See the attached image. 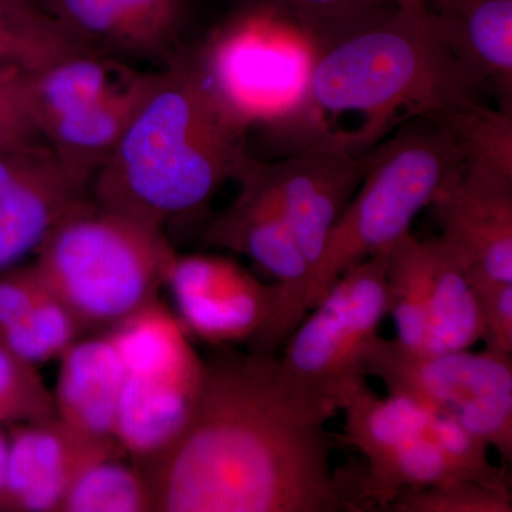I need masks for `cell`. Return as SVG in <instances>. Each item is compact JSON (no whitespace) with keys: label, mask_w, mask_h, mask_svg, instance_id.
I'll return each mask as SVG.
<instances>
[{"label":"cell","mask_w":512,"mask_h":512,"mask_svg":"<svg viewBox=\"0 0 512 512\" xmlns=\"http://www.w3.org/2000/svg\"><path fill=\"white\" fill-rule=\"evenodd\" d=\"M191 53L218 99L247 130L256 123L274 127L298 106L319 56L298 30L254 8Z\"/></svg>","instance_id":"obj_8"},{"label":"cell","mask_w":512,"mask_h":512,"mask_svg":"<svg viewBox=\"0 0 512 512\" xmlns=\"http://www.w3.org/2000/svg\"><path fill=\"white\" fill-rule=\"evenodd\" d=\"M201 380L127 375L114 440L138 467L163 454L178 439L194 409Z\"/></svg>","instance_id":"obj_20"},{"label":"cell","mask_w":512,"mask_h":512,"mask_svg":"<svg viewBox=\"0 0 512 512\" xmlns=\"http://www.w3.org/2000/svg\"><path fill=\"white\" fill-rule=\"evenodd\" d=\"M56 417L55 397L36 366L0 346V421H42Z\"/></svg>","instance_id":"obj_30"},{"label":"cell","mask_w":512,"mask_h":512,"mask_svg":"<svg viewBox=\"0 0 512 512\" xmlns=\"http://www.w3.org/2000/svg\"><path fill=\"white\" fill-rule=\"evenodd\" d=\"M423 242L429 261V339L424 353L471 349L483 340L484 333L476 291L439 237Z\"/></svg>","instance_id":"obj_22"},{"label":"cell","mask_w":512,"mask_h":512,"mask_svg":"<svg viewBox=\"0 0 512 512\" xmlns=\"http://www.w3.org/2000/svg\"><path fill=\"white\" fill-rule=\"evenodd\" d=\"M83 332L72 311L45 285L28 315L0 330V346L37 366L62 356Z\"/></svg>","instance_id":"obj_27"},{"label":"cell","mask_w":512,"mask_h":512,"mask_svg":"<svg viewBox=\"0 0 512 512\" xmlns=\"http://www.w3.org/2000/svg\"><path fill=\"white\" fill-rule=\"evenodd\" d=\"M46 148L47 144L35 143L0 151V197L39 160Z\"/></svg>","instance_id":"obj_34"},{"label":"cell","mask_w":512,"mask_h":512,"mask_svg":"<svg viewBox=\"0 0 512 512\" xmlns=\"http://www.w3.org/2000/svg\"><path fill=\"white\" fill-rule=\"evenodd\" d=\"M154 511L153 495L143 470L110 457L77 478L59 512Z\"/></svg>","instance_id":"obj_26"},{"label":"cell","mask_w":512,"mask_h":512,"mask_svg":"<svg viewBox=\"0 0 512 512\" xmlns=\"http://www.w3.org/2000/svg\"><path fill=\"white\" fill-rule=\"evenodd\" d=\"M158 72H141L133 82L59 117L42 131L64 171L87 190L156 83Z\"/></svg>","instance_id":"obj_16"},{"label":"cell","mask_w":512,"mask_h":512,"mask_svg":"<svg viewBox=\"0 0 512 512\" xmlns=\"http://www.w3.org/2000/svg\"><path fill=\"white\" fill-rule=\"evenodd\" d=\"M370 160L372 150L356 153L340 131L330 130L279 160L249 158L237 180L242 190L268 202L281 215L312 275L330 231L362 183Z\"/></svg>","instance_id":"obj_9"},{"label":"cell","mask_w":512,"mask_h":512,"mask_svg":"<svg viewBox=\"0 0 512 512\" xmlns=\"http://www.w3.org/2000/svg\"><path fill=\"white\" fill-rule=\"evenodd\" d=\"M107 335L128 376L198 380L204 362L191 348L183 323L158 299L121 320Z\"/></svg>","instance_id":"obj_21"},{"label":"cell","mask_w":512,"mask_h":512,"mask_svg":"<svg viewBox=\"0 0 512 512\" xmlns=\"http://www.w3.org/2000/svg\"><path fill=\"white\" fill-rule=\"evenodd\" d=\"M247 128L205 80L191 47L158 72L90 187L94 201L165 231L207 210L247 165Z\"/></svg>","instance_id":"obj_2"},{"label":"cell","mask_w":512,"mask_h":512,"mask_svg":"<svg viewBox=\"0 0 512 512\" xmlns=\"http://www.w3.org/2000/svg\"><path fill=\"white\" fill-rule=\"evenodd\" d=\"M470 282L480 308L485 349L512 356V282Z\"/></svg>","instance_id":"obj_31"},{"label":"cell","mask_w":512,"mask_h":512,"mask_svg":"<svg viewBox=\"0 0 512 512\" xmlns=\"http://www.w3.org/2000/svg\"><path fill=\"white\" fill-rule=\"evenodd\" d=\"M429 261L424 242L412 232L387 251V295L389 315L396 325L397 342L413 352H426L429 339L427 305Z\"/></svg>","instance_id":"obj_25"},{"label":"cell","mask_w":512,"mask_h":512,"mask_svg":"<svg viewBox=\"0 0 512 512\" xmlns=\"http://www.w3.org/2000/svg\"><path fill=\"white\" fill-rule=\"evenodd\" d=\"M362 373L382 380L393 396L453 417L512 460V356L488 349L419 353L376 336L363 352Z\"/></svg>","instance_id":"obj_7"},{"label":"cell","mask_w":512,"mask_h":512,"mask_svg":"<svg viewBox=\"0 0 512 512\" xmlns=\"http://www.w3.org/2000/svg\"><path fill=\"white\" fill-rule=\"evenodd\" d=\"M82 49L167 67L190 49L188 0H39Z\"/></svg>","instance_id":"obj_12"},{"label":"cell","mask_w":512,"mask_h":512,"mask_svg":"<svg viewBox=\"0 0 512 512\" xmlns=\"http://www.w3.org/2000/svg\"><path fill=\"white\" fill-rule=\"evenodd\" d=\"M386 271L387 252L350 268L285 340L276 389L306 420L325 426L349 390L366 379L363 352L389 315Z\"/></svg>","instance_id":"obj_6"},{"label":"cell","mask_w":512,"mask_h":512,"mask_svg":"<svg viewBox=\"0 0 512 512\" xmlns=\"http://www.w3.org/2000/svg\"><path fill=\"white\" fill-rule=\"evenodd\" d=\"M431 207L441 242L470 281L512 282V191L473 183L460 168Z\"/></svg>","instance_id":"obj_14"},{"label":"cell","mask_w":512,"mask_h":512,"mask_svg":"<svg viewBox=\"0 0 512 512\" xmlns=\"http://www.w3.org/2000/svg\"><path fill=\"white\" fill-rule=\"evenodd\" d=\"M436 114L460 144L464 177L493 190L512 191V107L476 103Z\"/></svg>","instance_id":"obj_23"},{"label":"cell","mask_w":512,"mask_h":512,"mask_svg":"<svg viewBox=\"0 0 512 512\" xmlns=\"http://www.w3.org/2000/svg\"><path fill=\"white\" fill-rule=\"evenodd\" d=\"M439 114L414 117L372 148L365 177L336 221L309 281L308 312L350 268L389 251L463 165Z\"/></svg>","instance_id":"obj_5"},{"label":"cell","mask_w":512,"mask_h":512,"mask_svg":"<svg viewBox=\"0 0 512 512\" xmlns=\"http://www.w3.org/2000/svg\"><path fill=\"white\" fill-rule=\"evenodd\" d=\"M22 74L13 67H0V96H19Z\"/></svg>","instance_id":"obj_35"},{"label":"cell","mask_w":512,"mask_h":512,"mask_svg":"<svg viewBox=\"0 0 512 512\" xmlns=\"http://www.w3.org/2000/svg\"><path fill=\"white\" fill-rule=\"evenodd\" d=\"M140 70L126 60L80 50L43 69L23 73L20 103L37 133L66 116L133 82Z\"/></svg>","instance_id":"obj_19"},{"label":"cell","mask_w":512,"mask_h":512,"mask_svg":"<svg viewBox=\"0 0 512 512\" xmlns=\"http://www.w3.org/2000/svg\"><path fill=\"white\" fill-rule=\"evenodd\" d=\"M86 194L47 147L0 197V271L36 251L64 212Z\"/></svg>","instance_id":"obj_18"},{"label":"cell","mask_w":512,"mask_h":512,"mask_svg":"<svg viewBox=\"0 0 512 512\" xmlns=\"http://www.w3.org/2000/svg\"><path fill=\"white\" fill-rule=\"evenodd\" d=\"M302 33L319 55L392 15L393 0H247Z\"/></svg>","instance_id":"obj_24"},{"label":"cell","mask_w":512,"mask_h":512,"mask_svg":"<svg viewBox=\"0 0 512 512\" xmlns=\"http://www.w3.org/2000/svg\"><path fill=\"white\" fill-rule=\"evenodd\" d=\"M390 512H511L508 487L458 480L437 487L403 491L384 508Z\"/></svg>","instance_id":"obj_29"},{"label":"cell","mask_w":512,"mask_h":512,"mask_svg":"<svg viewBox=\"0 0 512 512\" xmlns=\"http://www.w3.org/2000/svg\"><path fill=\"white\" fill-rule=\"evenodd\" d=\"M444 42L481 92L512 107V0L431 3Z\"/></svg>","instance_id":"obj_15"},{"label":"cell","mask_w":512,"mask_h":512,"mask_svg":"<svg viewBox=\"0 0 512 512\" xmlns=\"http://www.w3.org/2000/svg\"><path fill=\"white\" fill-rule=\"evenodd\" d=\"M43 289L33 265L0 279V330L28 315Z\"/></svg>","instance_id":"obj_32"},{"label":"cell","mask_w":512,"mask_h":512,"mask_svg":"<svg viewBox=\"0 0 512 512\" xmlns=\"http://www.w3.org/2000/svg\"><path fill=\"white\" fill-rule=\"evenodd\" d=\"M40 134L29 119L19 96H0V151L40 143Z\"/></svg>","instance_id":"obj_33"},{"label":"cell","mask_w":512,"mask_h":512,"mask_svg":"<svg viewBox=\"0 0 512 512\" xmlns=\"http://www.w3.org/2000/svg\"><path fill=\"white\" fill-rule=\"evenodd\" d=\"M40 8L39 0H0V9L13 10V12H25Z\"/></svg>","instance_id":"obj_37"},{"label":"cell","mask_w":512,"mask_h":512,"mask_svg":"<svg viewBox=\"0 0 512 512\" xmlns=\"http://www.w3.org/2000/svg\"><path fill=\"white\" fill-rule=\"evenodd\" d=\"M82 47L45 10L0 9V67L32 73Z\"/></svg>","instance_id":"obj_28"},{"label":"cell","mask_w":512,"mask_h":512,"mask_svg":"<svg viewBox=\"0 0 512 512\" xmlns=\"http://www.w3.org/2000/svg\"><path fill=\"white\" fill-rule=\"evenodd\" d=\"M33 268L83 330H110L156 301L173 265L165 232L86 197L36 249Z\"/></svg>","instance_id":"obj_4"},{"label":"cell","mask_w":512,"mask_h":512,"mask_svg":"<svg viewBox=\"0 0 512 512\" xmlns=\"http://www.w3.org/2000/svg\"><path fill=\"white\" fill-rule=\"evenodd\" d=\"M275 366V356L232 350L204 362L184 430L140 466L154 511H360L330 466L335 441L288 406Z\"/></svg>","instance_id":"obj_1"},{"label":"cell","mask_w":512,"mask_h":512,"mask_svg":"<svg viewBox=\"0 0 512 512\" xmlns=\"http://www.w3.org/2000/svg\"><path fill=\"white\" fill-rule=\"evenodd\" d=\"M204 239L212 247L248 256L274 279V315L264 333L249 343V352L275 356L308 313L311 269L291 229L268 202L241 188L237 200L210 222Z\"/></svg>","instance_id":"obj_10"},{"label":"cell","mask_w":512,"mask_h":512,"mask_svg":"<svg viewBox=\"0 0 512 512\" xmlns=\"http://www.w3.org/2000/svg\"><path fill=\"white\" fill-rule=\"evenodd\" d=\"M397 5H410V3H426V5H431V3L439 2V0H393Z\"/></svg>","instance_id":"obj_38"},{"label":"cell","mask_w":512,"mask_h":512,"mask_svg":"<svg viewBox=\"0 0 512 512\" xmlns=\"http://www.w3.org/2000/svg\"><path fill=\"white\" fill-rule=\"evenodd\" d=\"M123 453L116 440L83 433L57 417L26 423L9 443L5 507L59 512L87 468Z\"/></svg>","instance_id":"obj_13"},{"label":"cell","mask_w":512,"mask_h":512,"mask_svg":"<svg viewBox=\"0 0 512 512\" xmlns=\"http://www.w3.org/2000/svg\"><path fill=\"white\" fill-rule=\"evenodd\" d=\"M480 94L430 5L410 3L320 53L302 100L269 130L295 151L329 133L326 117L359 113L362 127L340 134L353 151L366 153L399 124L481 103Z\"/></svg>","instance_id":"obj_3"},{"label":"cell","mask_w":512,"mask_h":512,"mask_svg":"<svg viewBox=\"0 0 512 512\" xmlns=\"http://www.w3.org/2000/svg\"><path fill=\"white\" fill-rule=\"evenodd\" d=\"M165 285L187 333L211 345L252 343L274 315L276 288L218 255H177Z\"/></svg>","instance_id":"obj_11"},{"label":"cell","mask_w":512,"mask_h":512,"mask_svg":"<svg viewBox=\"0 0 512 512\" xmlns=\"http://www.w3.org/2000/svg\"><path fill=\"white\" fill-rule=\"evenodd\" d=\"M59 359L53 394L57 419L83 433L114 439L127 372L109 335L76 340Z\"/></svg>","instance_id":"obj_17"},{"label":"cell","mask_w":512,"mask_h":512,"mask_svg":"<svg viewBox=\"0 0 512 512\" xmlns=\"http://www.w3.org/2000/svg\"><path fill=\"white\" fill-rule=\"evenodd\" d=\"M9 443L0 433V507H5L6 473H8Z\"/></svg>","instance_id":"obj_36"}]
</instances>
